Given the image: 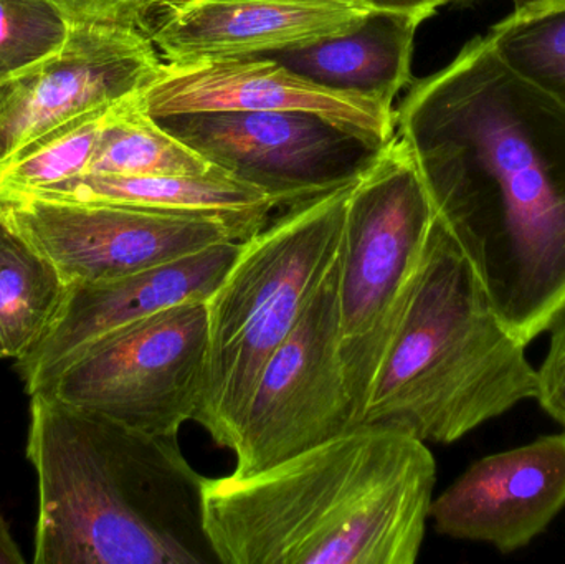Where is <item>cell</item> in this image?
<instances>
[{
  "label": "cell",
  "instance_id": "24",
  "mask_svg": "<svg viewBox=\"0 0 565 564\" xmlns=\"http://www.w3.org/2000/svg\"><path fill=\"white\" fill-rule=\"evenodd\" d=\"M72 23H119L141 29L154 0H52Z\"/></svg>",
  "mask_w": 565,
  "mask_h": 564
},
{
  "label": "cell",
  "instance_id": "13",
  "mask_svg": "<svg viewBox=\"0 0 565 564\" xmlns=\"http://www.w3.org/2000/svg\"><path fill=\"white\" fill-rule=\"evenodd\" d=\"M565 507V434L544 436L468 467L434 499L430 520L448 539L516 552Z\"/></svg>",
  "mask_w": 565,
  "mask_h": 564
},
{
  "label": "cell",
  "instance_id": "18",
  "mask_svg": "<svg viewBox=\"0 0 565 564\" xmlns=\"http://www.w3.org/2000/svg\"><path fill=\"white\" fill-rule=\"evenodd\" d=\"M72 285L0 209V358L22 361L58 320Z\"/></svg>",
  "mask_w": 565,
  "mask_h": 564
},
{
  "label": "cell",
  "instance_id": "3",
  "mask_svg": "<svg viewBox=\"0 0 565 564\" xmlns=\"http://www.w3.org/2000/svg\"><path fill=\"white\" fill-rule=\"evenodd\" d=\"M26 457L39 483L33 563L217 562L204 530L205 477L178 436H152L36 393Z\"/></svg>",
  "mask_w": 565,
  "mask_h": 564
},
{
  "label": "cell",
  "instance_id": "2",
  "mask_svg": "<svg viewBox=\"0 0 565 564\" xmlns=\"http://www.w3.org/2000/svg\"><path fill=\"white\" fill-rule=\"evenodd\" d=\"M435 483L427 443L359 424L260 472L205 479V535L224 564H414Z\"/></svg>",
  "mask_w": 565,
  "mask_h": 564
},
{
  "label": "cell",
  "instance_id": "25",
  "mask_svg": "<svg viewBox=\"0 0 565 564\" xmlns=\"http://www.w3.org/2000/svg\"><path fill=\"white\" fill-rule=\"evenodd\" d=\"M365 6L375 10H392V12L412 13L427 20L437 12L430 0H361Z\"/></svg>",
  "mask_w": 565,
  "mask_h": 564
},
{
  "label": "cell",
  "instance_id": "6",
  "mask_svg": "<svg viewBox=\"0 0 565 564\" xmlns=\"http://www.w3.org/2000/svg\"><path fill=\"white\" fill-rule=\"evenodd\" d=\"M435 217L414 152L397 135L352 185L339 254V350L358 426Z\"/></svg>",
  "mask_w": 565,
  "mask_h": 564
},
{
  "label": "cell",
  "instance_id": "15",
  "mask_svg": "<svg viewBox=\"0 0 565 564\" xmlns=\"http://www.w3.org/2000/svg\"><path fill=\"white\" fill-rule=\"evenodd\" d=\"M241 247L242 242H222L125 277L72 285L45 340L15 363L29 396L73 354L109 331L174 305L207 301L231 270Z\"/></svg>",
  "mask_w": 565,
  "mask_h": 564
},
{
  "label": "cell",
  "instance_id": "19",
  "mask_svg": "<svg viewBox=\"0 0 565 564\" xmlns=\"http://www.w3.org/2000/svg\"><path fill=\"white\" fill-rule=\"evenodd\" d=\"M141 93L113 108L86 174H202L214 166L145 111ZM79 178V175H78Z\"/></svg>",
  "mask_w": 565,
  "mask_h": 564
},
{
  "label": "cell",
  "instance_id": "10",
  "mask_svg": "<svg viewBox=\"0 0 565 564\" xmlns=\"http://www.w3.org/2000/svg\"><path fill=\"white\" fill-rule=\"evenodd\" d=\"M0 209L70 285L113 280L242 242L227 222L209 215L35 194L0 195Z\"/></svg>",
  "mask_w": 565,
  "mask_h": 564
},
{
  "label": "cell",
  "instance_id": "1",
  "mask_svg": "<svg viewBox=\"0 0 565 564\" xmlns=\"http://www.w3.org/2000/svg\"><path fill=\"white\" fill-rule=\"evenodd\" d=\"M395 123L437 214L530 344L565 297L564 106L477 36L412 86Z\"/></svg>",
  "mask_w": 565,
  "mask_h": 564
},
{
  "label": "cell",
  "instance_id": "22",
  "mask_svg": "<svg viewBox=\"0 0 565 564\" xmlns=\"http://www.w3.org/2000/svg\"><path fill=\"white\" fill-rule=\"evenodd\" d=\"M70 26L52 0H0V85L58 52Z\"/></svg>",
  "mask_w": 565,
  "mask_h": 564
},
{
  "label": "cell",
  "instance_id": "4",
  "mask_svg": "<svg viewBox=\"0 0 565 564\" xmlns=\"http://www.w3.org/2000/svg\"><path fill=\"white\" fill-rule=\"evenodd\" d=\"M437 214L359 424L451 444L537 396V370Z\"/></svg>",
  "mask_w": 565,
  "mask_h": 564
},
{
  "label": "cell",
  "instance_id": "14",
  "mask_svg": "<svg viewBox=\"0 0 565 564\" xmlns=\"http://www.w3.org/2000/svg\"><path fill=\"white\" fill-rule=\"evenodd\" d=\"M158 6L154 22L141 30L169 63L268 55L342 35L375 10L361 0H159Z\"/></svg>",
  "mask_w": 565,
  "mask_h": 564
},
{
  "label": "cell",
  "instance_id": "7",
  "mask_svg": "<svg viewBox=\"0 0 565 564\" xmlns=\"http://www.w3.org/2000/svg\"><path fill=\"white\" fill-rule=\"evenodd\" d=\"M207 357V301H185L86 344L33 394L152 436L175 437L198 419Z\"/></svg>",
  "mask_w": 565,
  "mask_h": 564
},
{
  "label": "cell",
  "instance_id": "28",
  "mask_svg": "<svg viewBox=\"0 0 565 564\" xmlns=\"http://www.w3.org/2000/svg\"><path fill=\"white\" fill-rule=\"evenodd\" d=\"M431 3H434L435 9H438V7L445 6V3L455 2V0H430Z\"/></svg>",
  "mask_w": 565,
  "mask_h": 564
},
{
  "label": "cell",
  "instance_id": "17",
  "mask_svg": "<svg viewBox=\"0 0 565 564\" xmlns=\"http://www.w3.org/2000/svg\"><path fill=\"white\" fill-rule=\"evenodd\" d=\"M30 194L209 215L227 222L242 242L267 227L268 217L278 207L267 192L227 174L217 166L202 174H83Z\"/></svg>",
  "mask_w": 565,
  "mask_h": 564
},
{
  "label": "cell",
  "instance_id": "8",
  "mask_svg": "<svg viewBox=\"0 0 565 564\" xmlns=\"http://www.w3.org/2000/svg\"><path fill=\"white\" fill-rule=\"evenodd\" d=\"M338 264L258 377L232 447L234 476L260 472L358 426L339 350Z\"/></svg>",
  "mask_w": 565,
  "mask_h": 564
},
{
  "label": "cell",
  "instance_id": "23",
  "mask_svg": "<svg viewBox=\"0 0 565 564\" xmlns=\"http://www.w3.org/2000/svg\"><path fill=\"white\" fill-rule=\"evenodd\" d=\"M546 331L550 333V348L537 370L536 401L565 427V297L554 310Z\"/></svg>",
  "mask_w": 565,
  "mask_h": 564
},
{
  "label": "cell",
  "instance_id": "11",
  "mask_svg": "<svg viewBox=\"0 0 565 564\" xmlns=\"http://www.w3.org/2000/svg\"><path fill=\"white\" fill-rule=\"evenodd\" d=\"M162 63L138 26L72 23L58 52L0 85V166L60 123L145 92Z\"/></svg>",
  "mask_w": 565,
  "mask_h": 564
},
{
  "label": "cell",
  "instance_id": "5",
  "mask_svg": "<svg viewBox=\"0 0 565 564\" xmlns=\"http://www.w3.org/2000/svg\"><path fill=\"white\" fill-rule=\"evenodd\" d=\"M354 184L286 209L242 242L209 298L207 374L195 423L218 446L234 447L265 364L338 264Z\"/></svg>",
  "mask_w": 565,
  "mask_h": 564
},
{
  "label": "cell",
  "instance_id": "16",
  "mask_svg": "<svg viewBox=\"0 0 565 564\" xmlns=\"http://www.w3.org/2000/svg\"><path fill=\"white\" fill-rule=\"evenodd\" d=\"M422 22L412 13L372 10L342 35L264 56L322 88L392 106L411 82L415 33Z\"/></svg>",
  "mask_w": 565,
  "mask_h": 564
},
{
  "label": "cell",
  "instance_id": "12",
  "mask_svg": "<svg viewBox=\"0 0 565 564\" xmlns=\"http://www.w3.org/2000/svg\"><path fill=\"white\" fill-rule=\"evenodd\" d=\"M139 102L152 118L191 113L295 111L321 116L381 145H388L397 136L392 106L322 88L267 56L164 62Z\"/></svg>",
  "mask_w": 565,
  "mask_h": 564
},
{
  "label": "cell",
  "instance_id": "27",
  "mask_svg": "<svg viewBox=\"0 0 565 564\" xmlns=\"http://www.w3.org/2000/svg\"><path fill=\"white\" fill-rule=\"evenodd\" d=\"M554 0H513L514 12H524V10L537 9V7L546 6Z\"/></svg>",
  "mask_w": 565,
  "mask_h": 564
},
{
  "label": "cell",
  "instance_id": "9",
  "mask_svg": "<svg viewBox=\"0 0 565 564\" xmlns=\"http://www.w3.org/2000/svg\"><path fill=\"white\" fill-rule=\"evenodd\" d=\"M154 119L211 164L286 209L354 184L391 145L306 113H191Z\"/></svg>",
  "mask_w": 565,
  "mask_h": 564
},
{
  "label": "cell",
  "instance_id": "20",
  "mask_svg": "<svg viewBox=\"0 0 565 564\" xmlns=\"http://www.w3.org/2000/svg\"><path fill=\"white\" fill-rule=\"evenodd\" d=\"M116 105L66 119L10 156L0 166V195L30 194L86 174Z\"/></svg>",
  "mask_w": 565,
  "mask_h": 564
},
{
  "label": "cell",
  "instance_id": "21",
  "mask_svg": "<svg viewBox=\"0 0 565 564\" xmlns=\"http://www.w3.org/2000/svg\"><path fill=\"white\" fill-rule=\"evenodd\" d=\"M484 36L511 72L565 108V0L513 12Z\"/></svg>",
  "mask_w": 565,
  "mask_h": 564
},
{
  "label": "cell",
  "instance_id": "26",
  "mask_svg": "<svg viewBox=\"0 0 565 564\" xmlns=\"http://www.w3.org/2000/svg\"><path fill=\"white\" fill-rule=\"evenodd\" d=\"M23 563H25V558H23L15 539H13L9 523H7V520L3 519L2 512H0V564Z\"/></svg>",
  "mask_w": 565,
  "mask_h": 564
}]
</instances>
